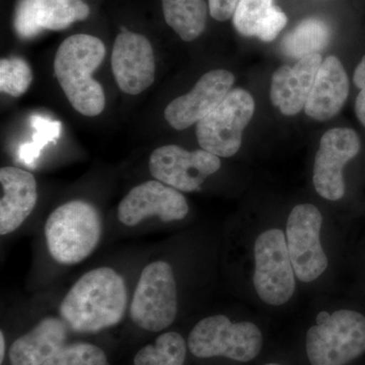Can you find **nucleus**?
Listing matches in <instances>:
<instances>
[{
    "mask_svg": "<svg viewBox=\"0 0 365 365\" xmlns=\"http://www.w3.org/2000/svg\"><path fill=\"white\" fill-rule=\"evenodd\" d=\"M128 304L126 283L110 267L83 274L59 307L61 319L74 332L91 334L117 326Z\"/></svg>",
    "mask_w": 365,
    "mask_h": 365,
    "instance_id": "f257e3e1",
    "label": "nucleus"
},
{
    "mask_svg": "<svg viewBox=\"0 0 365 365\" xmlns=\"http://www.w3.org/2000/svg\"><path fill=\"white\" fill-rule=\"evenodd\" d=\"M102 40L78 34L60 45L54 59L55 76L72 107L81 115L95 117L104 111L106 98L93 73L105 58Z\"/></svg>",
    "mask_w": 365,
    "mask_h": 365,
    "instance_id": "f03ea898",
    "label": "nucleus"
},
{
    "mask_svg": "<svg viewBox=\"0 0 365 365\" xmlns=\"http://www.w3.org/2000/svg\"><path fill=\"white\" fill-rule=\"evenodd\" d=\"M44 232L53 260L62 265H76L90 257L100 244L102 217L93 204L69 201L48 216Z\"/></svg>",
    "mask_w": 365,
    "mask_h": 365,
    "instance_id": "7ed1b4c3",
    "label": "nucleus"
},
{
    "mask_svg": "<svg viewBox=\"0 0 365 365\" xmlns=\"http://www.w3.org/2000/svg\"><path fill=\"white\" fill-rule=\"evenodd\" d=\"M188 348L199 359L227 357L249 362L258 356L263 346L260 329L251 322L232 323L227 317L201 319L188 337Z\"/></svg>",
    "mask_w": 365,
    "mask_h": 365,
    "instance_id": "20e7f679",
    "label": "nucleus"
},
{
    "mask_svg": "<svg viewBox=\"0 0 365 365\" xmlns=\"http://www.w3.org/2000/svg\"><path fill=\"white\" fill-rule=\"evenodd\" d=\"M312 365H346L365 352V317L350 309L334 312L307 333Z\"/></svg>",
    "mask_w": 365,
    "mask_h": 365,
    "instance_id": "39448f33",
    "label": "nucleus"
},
{
    "mask_svg": "<svg viewBox=\"0 0 365 365\" xmlns=\"http://www.w3.org/2000/svg\"><path fill=\"white\" fill-rule=\"evenodd\" d=\"M178 314L176 279L165 261L151 262L144 267L130 304V318L148 332L169 328Z\"/></svg>",
    "mask_w": 365,
    "mask_h": 365,
    "instance_id": "423d86ee",
    "label": "nucleus"
},
{
    "mask_svg": "<svg viewBox=\"0 0 365 365\" xmlns=\"http://www.w3.org/2000/svg\"><path fill=\"white\" fill-rule=\"evenodd\" d=\"M254 112L251 93L242 88L230 91L210 114L197 123L199 145L217 157H232L241 148L242 133Z\"/></svg>",
    "mask_w": 365,
    "mask_h": 365,
    "instance_id": "0eeeda50",
    "label": "nucleus"
},
{
    "mask_svg": "<svg viewBox=\"0 0 365 365\" xmlns=\"http://www.w3.org/2000/svg\"><path fill=\"white\" fill-rule=\"evenodd\" d=\"M254 287L265 304L282 306L295 290V273L287 235L278 228L266 230L255 242Z\"/></svg>",
    "mask_w": 365,
    "mask_h": 365,
    "instance_id": "6e6552de",
    "label": "nucleus"
},
{
    "mask_svg": "<svg viewBox=\"0 0 365 365\" xmlns=\"http://www.w3.org/2000/svg\"><path fill=\"white\" fill-rule=\"evenodd\" d=\"M322 225L323 216L313 204H299L288 216V252L295 276L302 282L316 280L328 268V258L319 240Z\"/></svg>",
    "mask_w": 365,
    "mask_h": 365,
    "instance_id": "1a4fd4ad",
    "label": "nucleus"
},
{
    "mask_svg": "<svg viewBox=\"0 0 365 365\" xmlns=\"http://www.w3.org/2000/svg\"><path fill=\"white\" fill-rule=\"evenodd\" d=\"M220 157L204 150L188 151L178 145H163L150 158L151 176L182 192H193L220 169Z\"/></svg>",
    "mask_w": 365,
    "mask_h": 365,
    "instance_id": "9d476101",
    "label": "nucleus"
},
{
    "mask_svg": "<svg viewBox=\"0 0 365 365\" xmlns=\"http://www.w3.org/2000/svg\"><path fill=\"white\" fill-rule=\"evenodd\" d=\"M188 213V202L181 192L151 180L130 190L118 206L117 216L122 225L133 227L153 216L172 222L184 220Z\"/></svg>",
    "mask_w": 365,
    "mask_h": 365,
    "instance_id": "9b49d317",
    "label": "nucleus"
},
{
    "mask_svg": "<svg viewBox=\"0 0 365 365\" xmlns=\"http://www.w3.org/2000/svg\"><path fill=\"white\" fill-rule=\"evenodd\" d=\"M359 137L349 128H333L319 141L314 158L313 182L319 195L327 200H340L345 194L343 168L359 155Z\"/></svg>",
    "mask_w": 365,
    "mask_h": 365,
    "instance_id": "f8f14e48",
    "label": "nucleus"
},
{
    "mask_svg": "<svg viewBox=\"0 0 365 365\" xmlns=\"http://www.w3.org/2000/svg\"><path fill=\"white\" fill-rule=\"evenodd\" d=\"M112 71L125 93L139 95L150 88L155 78V54L150 41L122 29L113 47Z\"/></svg>",
    "mask_w": 365,
    "mask_h": 365,
    "instance_id": "ddd939ff",
    "label": "nucleus"
},
{
    "mask_svg": "<svg viewBox=\"0 0 365 365\" xmlns=\"http://www.w3.org/2000/svg\"><path fill=\"white\" fill-rule=\"evenodd\" d=\"M235 76L225 69L204 74L186 95L175 98L167 106L165 118L177 130H184L210 114L232 91Z\"/></svg>",
    "mask_w": 365,
    "mask_h": 365,
    "instance_id": "4468645a",
    "label": "nucleus"
},
{
    "mask_svg": "<svg viewBox=\"0 0 365 365\" xmlns=\"http://www.w3.org/2000/svg\"><path fill=\"white\" fill-rule=\"evenodd\" d=\"M323 59L319 53L297 60L294 66H282L274 72L270 100L285 116H294L306 107Z\"/></svg>",
    "mask_w": 365,
    "mask_h": 365,
    "instance_id": "2eb2a0df",
    "label": "nucleus"
},
{
    "mask_svg": "<svg viewBox=\"0 0 365 365\" xmlns=\"http://www.w3.org/2000/svg\"><path fill=\"white\" fill-rule=\"evenodd\" d=\"M0 235L11 234L33 212L38 200L37 182L30 172L16 167L0 170Z\"/></svg>",
    "mask_w": 365,
    "mask_h": 365,
    "instance_id": "dca6fc26",
    "label": "nucleus"
},
{
    "mask_svg": "<svg viewBox=\"0 0 365 365\" xmlns=\"http://www.w3.org/2000/svg\"><path fill=\"white\" fill-rule=\"evenodd\" d=\"M349 93V81L343 64L335 56L322 62L304 112L312 119L326 121L342 109Z\"/></svg>",
    "mask_w": 365,
    "mask_h": 365,
    "instance_id": "f3484780",
    "label": "nucleus"
},
{
    "mask_svg": "<svg viewBox=\"0 0 365 365\" xmlns=\"http://www.w3.org/2000/svg\"><path fill=\"white\" fill-rule=\"evenodd\" d=\"M68 326L61 318L48 317L30 332L14 341L9 349L11 365H43L66 345Z\"/></svg>",
    "mask_w": 365,
    "mask_h": 365,
    "instance_id": "a211bd4d",
    "label": "nucleus"
},
{
    "mask_svg": "<svg viewBox=\"0 0 365 365\" xmlns=\"http://www.w3.org/2000/svg\"><path fill=\"white\" fill-rule=\"evenodd\" d=\"M165 20L182 41L191 42L204 32L207 21L205 0H163Z\"/></svg>",
    "mask_w": 365,
    "mask_h": 365,
    "instance_id": "6ab92c4d",
    "label": "nucleus"
},
{
    "mask_svg": "<svg viewBox=\"0 0 365 365\" xmlns=\"http://www.w3.org/2000/svg\"><path fill=\"white\" fill-rule=\"evenodd\" d=\"M330 38V28L325 21L316 18L307 19L285 36L282 51L287 56L299 60L325 49Z\"/></svg>",
    "mask_w": 365,
    "mask_h": 365,
    "instance_id": "aec40b11",
    "label": "nucleus"
},
{
    "mask_svg": "<svg viewBox=\"0 0 365 365\" xmlns=\"http://www.w3.org/2000/svg\"><path fill=\"white\" fill-rule=\"evenodd\" d=\"M36 9L43 30H64L90 16V7L83 0H36Z\"/></svg>",
    "mask_w": 365,
    "mask_h": 365,
    "instance_id": "412c9836",
    "label": "nucleus"
},
{
    "mask_svg": "<svg viewBox=\"0 0 365 365\" xmlns=\"http://www.w3.org/2000/svg\"><path fill=\"white\" fill-rule=\"evenodd\" d=\"M187 345L179 333H163L136 353L134 365H184Z\"/></svg>",
    "mask_w": 365,
    "mask_h": 365,
    "instance_id": "4be33fe9",
    "label": "nucleus"
},
{
    "mask_svg": "<svg viewBox=\"0 0 365 365\" xmlns=\"http://www.w3.org/2000/svg\"><path fill=\"white\" fill-rule=\"evenodd\" d=\"M30 124L34 128L32 143L23 144L20 148V158L29 165L39 157L44 146L59 138L62 130V125L59 121L42 115H32Z\"/></svg>",
    "mask_w": 365,
    "mask_h": 365,
    "instance_id": "5701e85b",
    "label": "nucleus"
},
{
    "mask_svg": "<svg viewBox=\"0 0 365 365\" xmlns=\"http://www.w3.org/2000/svg\"><path fill=\"white\" fill-rule=\"evenodd\" d=\"M33 81L31 67L23 58L11 57L0 61V91L18 98L26 93Z\"/></svg>",
    "mask_w": 365,
    "mask_h": 365,
    "instance_id": "b1692460",
    "label": "nucleus"
},
{
    "mask_svg": "<svg viewBox=\"0 0 365 365\" xmlns=\"http://www.w3.org/2000/svg\"><path fill=\"white\" fill-rule=\"evenodd\" d=\"M43 365H108V359L102 348L79 342L64 345Z\"/></svg>",
    "mask_w": 365,
    "mask_h": 365,
    "instance_id": "393cba45",
    "label": "nucleus"
},
{
    "mask_svg": "<svg viewBox=\"0 0 365 365\" xmlns=\"http://www.w3.org/2000/svg\"><path fill=\"white\" fill-rule=\"evenodd\" d=\"M273 6V0H241L232 16L235 28L242 36L256 37Z\"/></svg>",
    "mask_w": 365,
    "mask_h": 365,
    "instance_id": "a878e982",
    "label": "nucleus"
},
{
    "mask_svg": "<svg viewBox=\"0 0 365 365\" xmlns=\"http://www.w3.org/2000/svg\"><path fill=\"white\" fill-rule=\"evenodd\" d=\"M14 26L24 39H30L41 33L43 29L38 24L36 0H21L14 14Z\"/></svg>",
    "mask_w": 365,
    "mask_h": 365,
    "instance_id": "bb28decb",
    "label": "nucleus"
},
{
    "mask_svg": "<svg viewBox=\"0 0 365 365\" xmlns=\"http://www.w3.org/2000/svg\"><path fill=\"white\" fill-rule=\"evenodd\" d=\"M287 24V14L277 6H273L265 20L259 26L256 37L263 42L275 40Z\"/></svg>",
    "mask_w": 365,
    "mask_h": 365,
    "instance_id": "cd10ccee",
    "label": "nucleus"
},
{
    "mask_svg": "<svg viewBox=\"0 0 365 365\" xmlns=\"http://www.w3.org/2000/svg\"><path fill=\"white\" fill-rule=\"evenodd\" d=\"M353 81L355 86L360 88L356 102H355V113L360 123L365 127V55L355 69Z\"/></svg>",
    "mask_w": 365,
    "mask_h": 365,
    "instance_id": "c85d7f7f",
    "label": "nucleus"
},
{
    "mask_svg": "<svg viewBox=\"0 0 365 365\" xmlns=\"http://www.w3.org/2000/svg\"><path fill=\"white\" fill-rule=\"evenodd\" d=\"M241 0H208L209 13L215 20L225 21L234 16Z\"/></svg>",
    "mask_w": 365,
    "mask_h": 365,
    "instance_id": "c756f323",
    "label": "nucleus"
},
{
    "mask_svg": "<svg viewBox=\"0 0 365 365\" xmlns=\"http://www.w3.org/2000/svg\"><path fill=\"white\" fill-rule=\"evenodd\" d=\"M6 337H4V331L0 332V364L4 362V356H6Z\"/></svg>",
    "mask_w": 365,
    "mask_h": 365,
    "instance_id": "7c9ffc66",
    "label": "nucleus"
},
{
    "mask_svg": "<svg viewBox=\"0 0 365 365\" xmlns=\"http://www.w3.org/2000/svg\"><path fill=\"white\" fill-rule=\"evenodd\" d=\"M329 316H330V314L327 313V312H321V313H319L318 316H317V324L319 325V324L324 323V322L329 318Z\"/></svg>",
    "mask_w": 365,
    "mask_h": 365,
    "instance_id": "2f4dec72",
    "label": "nucleus"
},
{
    "mask_svg": "<svg viewBox=\"0 0 365 365\" xmlns=\"http://www.w3.org/2000/svg\"><path fill=\"white\" fill-rule=\"evenodd\" d=\"M265 365H280V364H265Z\"/></svg>",
    "mask_w": 365,
    "mask_h": 365,
    "instance_id": "473e14b6",
    "label": "nucleus"
}]
</instances>
